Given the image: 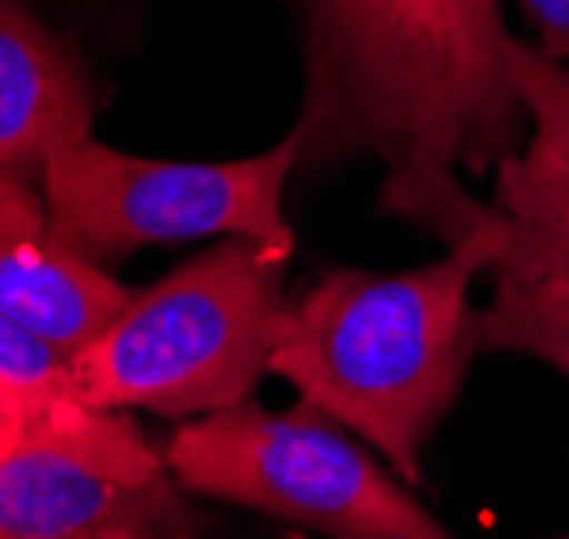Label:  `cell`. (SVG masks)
Here are the masks:
<instances>
[{
    "mask_svg": "<svg viewBox=\"0 0 569 539\" xmlns=\"http://www.w3.org/2000/svg\"><path fill=\"white\" fill-rule=\"evenodd\" d=\"M510 57L497 0H305L296 171L360 154L497 171L531 138Z\"/></svg>",
    "mask_w": 569,
    "mask_h": 539,
    "instance_id": "cell-1",
    "label": "cell"
},
{
    "mask_svg": "<svg viewBox=\"0 0 569 539\" xmlns=\"http://www.w3.org/2000/svg\"><path fill=\"white\" fill-rule=\"evenodd\" d=\"M485 270L492 266L471 240L399 275L335 270L287 312L270 372L360 432L416 488L428 437L455 407L480 351L471 283Z\"/></svg>",
    "mask_w": 569,
    "mask_h": 539,
    "instance_id": "cell-2",
    "label": "cell"
},
{
    "mask_svg": "<svg viewBox=\"0 0 569 539\" xmlns=\"http://www.w3.org/2000/svg\"><path fill=\"white\" fill-rule=\"evenodd\" d=\"M283 240L228 236L138 291L78 356L73 386L103 411H154L171 420L214 416L249 402L287 330Z\"/></svg>",
    "mask_w": 569,
    "mask_h": 539,
    "instance_id": "cell-3",
    "label": "cell"
},
{
    "mask_svg": "<svg viewBox=\"0 0 569 539\" xmlns=\"http://www.w3.org/2000/svg\"><path fill=\"white\" fill-rule=\"evenodd\" d=\"M189 492L261 510L330 539H455L339 420L300 402L266 411L240 402L189 420L163 450Z\"/></svg>",
    "mask_w": 569,
    "mask_h": 539,
    "instance_id": "cell-4",
    "label": "cell"
},
{
    "mask_svg": "<svg viewBox=\"0 0 569 539\" xmlns=\"http://www.w3.org/2000/svg\"><path fill=\"white\" fill-rule=\"evenodd\" d=\"M300 146L287 133L279 146L231 163H163L112 146H69L48 159L43 201L64 253L103 266L116 257L180 244L206 236L283 240V189Z\"/></svg>",
    "mask_w": 569,
    "mask_h": 539,
    "instance_id": "cell-5",
    "label": "cell"
},
{
    "mask_svg": "<svg viewBox=\"0 0 569 539\" xmlns=\"http://www.w3.org/2000/svg\"><path fill=\"white\" fill-rule=\"evenodd\" d=\"M198 539L180 483L129 480L52 437L27 432L0 450V539Z\"/></svg>",
    "mask_w": 569,
    "mask_h": 539,
    "instance_id": "cell-6",
    "label": "cell"
},
{
    "mask_svg": "<svg viewBox=\"0 0 569 539\" xmlns=\"http://www.w3.org/2000/svg\"><path fill=\"white\" fill-rule=\"evenodd\" d=\"M129 300L133 291L108 279L103 266L60 249L48 201L27 176L0 171V312L64 356H78Z\"/></svg>",
    "mask_w": 569,
    "mask_h": 539,
    "instance_id": "cell-7",
    "label": "cell"
},
{
    "mask_svg": "<svg viewBox=\"0 0 569 539\" xmlns=\"http://www.w3.org/2000/svg\"><path fill=\"white\" fill-rule=\"evenodd\" d=\"M94 94L78 57L18 0H0V171H43L90 138Z\"/></svg>",
    "mask_w": 569,
    "mask_h": 539,
    "instance_id": "cell-8",
    "label": "cell"
},
{
    "mask_svg": "<svg viewBox=\"0 0 569 539\" xmlns=\"http://www.w3.org/2000/svg\"><path fill=\"white\" fill-rule=\"evenodd\" d=\"M381 210L441 236L446 244L458 240L480 244L488 266L543 275L569 287V206L501 210L471 198L450 168L407 163L390 168V180L381 189Z\"/></svg>",
    "mask_w": 569,
    "mask_h": 539,
    "instance_id": "cell-9",
    "label": "cell"
},
{
    "mask_svg": "<svg viewBox=\"0 0 569 539\" xmlns=\"http://www.w3.org/2000/svg\"><path fill=\"white\" fill-rule=\"evenodd\" d=\"M513 86L531 116L527 146L506 159L497 176L501 210H552L569 206V69L543 48L513 39Z\"/></svg>",
    "mask_w": 569,
    "mask_h": 539,
    "instance_id": "cell-10",
    "label": "cell"
},
{
    "mask_svg": "<svg viewBox=\"0 0 569 539\" xmlns=\"http://www.w3.org/2000/svg\"><path fill=\"white\" fill-rule=\"evenodd\" d=\"M480 351L536 356L569 377V287L492 266V300L480 309Z\"/></svg>",
    "mask_w": 569,
    "mask_h": 539,
    "instance_id": "cell-11",
    "label": "cell"
},
{
    "mask_svg": "<svg viewBox=\"0 0 569 539\" xmlns=\"http://www.w3.org/2000/svg\"><path fill=\"white\" fill-rule=\"evenodd\" d=\"M527 22L540 34V48L569 69V0H518Z\"/></svg>",
    "mask_w": 569,
    "mask_h": 539,
    "instance_id": "cell-12",
    "label": "cell"
},
{
    "mask_svg": "<svg viewBox=\"0 0 569 539\" xmlns=\"http://www.w3.org/2000/svg\"><path fill=\"white\" fill-rule=\"evenodd\" d=\"M27 432H30V420L22 416V407H18L9 395H0V450L13 446V441L27 437Z\"/></svg>",
    "mask_w": 569,
    "mask_h": 539,
    "instance_id": "cell-13",
    "label": "cell"
},
{
    "mask_svg": "<svg viewBox=\"0 0 569 539\" xmlns=\"http://www.w3.org/2000/svg\"><path fill=\"white\" fill-rule=\"evenodd\" d=\"M108 539H150V536H133V531H120V536H108Z\"/></svg>",
    "mask_w": 569,
    "mask_h": 539,
    "instance_id": "cell-14",
    "label": "cell"
},
{
    "mask_svg": "<svg viewBox=\"0 0 569 539\" xmlns=\"http://www.w3.org/2000/svg\"><path fill=\"white\" fill-rule=\"evenodd\" d=\"M566 539H569V536H566Z\"/></svg>",
    "mask_w": 569,
    "mask_h": 539,
    "instance_id": "cell-15",
    "label": "cell"
}]
</instances>
